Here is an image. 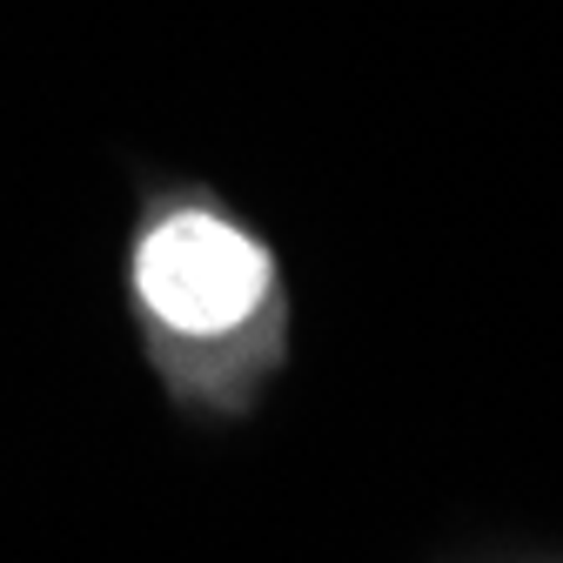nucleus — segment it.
<instances>
[{"label":"nucleus","instance_id":"1","mask_svg":"<svg viewBox=\"0 0 563 563\" xmlns=\"http://www.w3.org/2000/svg\"><path fill=\"white\" fill-rule=\"evenodd\" d=\"M128 289L155 356L208 409H249L289 363V282L275 249L208 195H168L134 229Z\"/></svg>","mask_w":563,"mask_h":563}]
</instances>
